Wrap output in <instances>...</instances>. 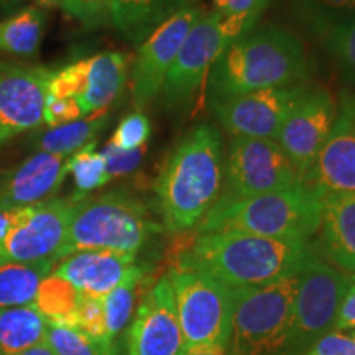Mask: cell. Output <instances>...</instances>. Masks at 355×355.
Masks as SVG:
<instances>
[{"instance_id": "2e32d148", "label": "cell", "mask_w": 355, "mask_h": 355, "mask_svg": "<svg viewBox=\"0 0 355 355\" xmlns=\"http://www.w3.org/2000/svg\"><path fill=\"white\" fill-rule=\"evenodd\" d=\"M184 337L170 277L163 275L145 293L127 332V355H180Z\"/></svg>"}, {"instance_id": "7dc6e473", "label": "cell", "mask_w": 355, "mask_h": 355, "mask_svg": "<svg viewBox=\"0 0 355 355\" xmlns=\"http://www.w3.org/2000/svg\"><path fill=\"white\" fill-rule=\"evenodd\" d=\"M350 279H352V283H355V273L352 275V277H350Z\"/></svg>"}, {"instance_id": "f546056e", "label": "cell", "mask_w": 355, "mask_h": 355, "mask_svg": "<svg viewBox=\"0 0 355 355\" xmlns=\"http://www.w3.org/2000/svg\"><path fill=\"white\" fill-rule=\"evenodd\" d=\"M222 37L230 44L255 28L270 0H214Z\"/></svg>"}, {"instance_id": "ab89813d", "label": "cell", "mask_w": 355, "mask_h": 355, "mask_svg": "<svg viewBox=\"0 0 355 355\" xmlns=\"http://www.w3.org/2000/svg\"><path fill=\"white\" fill-rule=\"evenodd\" d=\"M303 355H355V343L350 334L331 331Z\"/></svg>"}, {"instance_id": "ac0fdd59", "label": "cell", "mask_w": 355, "mask_h": 355, "mask_svg": "<svg viewBox=\"0 0 355 355\" xmlns=\"http://www.w3.org/2000/svg\"><path fill=\"white\" fill-rule=\"evenodd\" d=\"M68 157L37 152L0 175V211L28 207L51 199L68 175Z\"/></svg>"}, {"instance_id": "bcb514c9", "label": "cell", "mask_w": 355, "mask_h": 355, "mask_svg": "<svg viewBox=\"0 0 355 355\" xmlns=\"http://www.w3.org/2000/svg\"><path fill=\"white\" fill-rule=\"evenodd\" d=\"M350 337H352V339H354V343H355V331L350 332Z\"/></svg>"}, {"instance_id": "d6a6232c", "label": "cell", "mask_w": 355, "mask_h": 355, "mask_svg": "<svg viewBox=\"0 0 355 355\" xmlns=\"http://www.w3.org/2000/svg\"><path fill=\"white\" fill-rule=\"evenodd\" d=\"M326 46L334 58L340 78L345 84L355 87V15L336 26L324 38Z\"/></svg>"}, {"instance_id": "d590c367", "label": "cell", "mask_w": 355, "mask_h": 355, "mask_svg": "<svg viewBox=\"0 0 355 355\" xmlns=\"http://www.w3.org/2000/svg\"><path fill=\"white\" fill-rule=\"evenodd\" d=\"M150 135H152V123L144 112L137 110L122 119L109 144L121 150H135L145 146Z\"/></svg>"}, {"instance_id": "b9f144b4", "label": "cell", "mask_w": 355, "mask_h": 355, "mask_svg": "<svg viewBox=\"0 0 355 355\" xmlns=\"http://www.w3.org/2000/svg\"><path fill=\"white\" fill-rule=\"evenodd\" d=\"M25 0H0V17H8L20 8Z\"/></svg>"}, {"instance_id": "83f0119b", "label": "cell", "mask_w": 355, "mask_h": 355, "mask_svg": "<svg viewBox=\"0 0 355 355\" xmlns=\"http://www.w3.org/2000/svg\"><path fill=\"white\" fill-rule=\"evenodd\" d=\"M79 301H81V293L64 278L51 272L40 283L32 304L48 322L71 327Z\"/></svg>"}, {"instance_id": "30bf717a", "label": "cell", "mask_w": 355, "mask_h": 355, "mask_svg": "<svg viewBox=\"0 0 355 355\" xmlns=\"http://www.w3.org/2000/svg\"><path fill=\"white\" fill-rule=\"evenodd\" d=\"M303 183L275 140L232 137L224 159V183L216 202H229Z\"/></svg>"}, {"instance_id": "1f68e13d", "label": "cell", "mask_w": 355, "mask_h": 355, "mask_svg": "<svg viewBox=\"0 0 355 355\" xmlns=\"http://www.w3.org/2000/svg\"><path fill=\"white\" fill-rule=\"evenodd\" d=\"M44 343L56 355H115V347H109L74 327L55 322H48Z\"/></svg>"}, {"instance_id": "7402d4cb", "label": "cell", "mask_w": 355, "mask_h": 355, "mask_svg": "<svg viewBox=\"0 0 355 355\" xmlns=\"http://www.w3.org/2000/svg\"><path fill=\"white\" fill-rule=\"evenodd\" d=\"M127 68L128 61L123 53L105 51L89 58L87 87L78 99L86 117L112 104L127 81Z\"/></svg>"}, {"instance_id": "8fae6325", "label": "cell", "mask_w": 355, "mask_h": 355, "mask_svg": "<svg viewBox=\"0 0 355 355\" xmlns=\"http://www.w3.org/2000/svg\"><path fill=\"white\" fill-rule=\"evenodd\" d=\"M309 86L263 89L211 102L216 119L232 137L275 140Z\"/></svg>"}, {"instance_id": "8d00e7d4", "label": "cell", "mask_w": 355, "mask_h": 355, "mask_svg": "<svg viewBox=\"0 0 355 355\" xmlns=\"http://www.w3.org/2000/svg\"><path fill=\"white\" fill-rule=\"evenodd\" d=\"M61 8L69 19L87 28H97L110 20V0H61Z\"/></svg>"}, {"instance_id": "ffe728a7", "label": "cell", "mask_w": 355, "mask_h": 355, "mask_svg": "<svg viewBox=\"0 0 355 355\" xmlns=\"http://www.w3.org/2000/svg\"><path fill=\"white\" fill-rule=\"evenodd\" d=\"M316 254L347 277L355 273V194L324 198Z\"/></svg>"}, {"instance_id": "e575fe53", "label": "cell", "mask_w": 355, "mask_h": 355, "mask_svg": "<svg viewBox=\"0 0 355 355\" xmlns=\"http://www.w3.org/2000/svg\"><path fill=\"white\" fill-rule=\"evenodd\" d=\"M71 327L83 331L84 334L109 345V347H115V343L109 337L107 327H105L104 304L101 298H89V296L81 295V301H79Z\"/></svg>"}, {"instance_id": "cb8c5ba5", "label": "cell", "mask_w": 355, "mask_h": 355, "mask_svg": "<svg viewBox=\"0 0 355 355\" xmlns=\"http://www.w3.org/2000/svg\"><path fill=\"white\" fill-rule=\"evenodd\" d=\"M48 321L33 304L0 309V355H17L42 344Z\"/></svg>"}, {"instance_id": "f1b7e54d", "label": "cell", "mask_w": 355, "mask_h": 355, "mask_svg": "<svg viewBox=\"0 0 355 355\" xmlns=\"http://www.w3.org/2000/svg\"><path fill=\"white\" fill-rule=\"evenodd\" d=\"M144 268L140 265H133L125 278L109 293L107 296L102 298L104 304V316L107 334L115 343V337L125 329L133 316V308H135L137 291L144 279Z\"/></svg>"}, {"instance_id": "ee69618b", "label": "cell", "mask_w": 355, "mask_h": 355, "mask_svg": "<svg viewBox=\"0 0 355 355\" xmlns=\"http://www.w3.org/2000/svg\"><path fill=\"white\" fill-rule=\"evenodd\" d=\"M17 355H56V354L53 352L50 345H48V344L43 340L42 344L33 345V347L26 349V350H24V352H20V354H17Z\"/></svg>"}, {"instance_id": "9c48e42d", "label": "cell", "mask_w": 355, "mask_h": 355, "mask_svg": "<svg viewBox=\"0 0 355 355\" xmlns=\"http://www.w3.org/2000/svg\"><path fill=\"white\" fill-rule=\"evenodd\" d=\"M352 279L311 252L298 272V290L285 355H303L334 331L337 313Z\"/></svg>"}, {"instance_id": "f35d334b", "label": "cell", "mask_w": 355, "mask_h": 355, "mask_svg": "<svg viewBox=\"0 0 355 355\" xmlns=\"http://www.w3.org/2000/svg\"><path fill=\"white\" fill-rule=\"evenodd\" d=\"M84 117L86 115H84L83 107L78 99H58V97L46 96L43 122L48 127H60Z\"/></svg>"}, {"instance_id": "d6986e66", "label": "cell", "mask_w": 355, "mask_h": 355, "mask_svg": "<svg viewBox=\"0 0 355 355\" xmlns=\"http://www.w3.org/2000/svg\"><path fill=\"white\" fill-rule=\"evenodd\" d=\"M135 255L109 250H84L71 254L53 268L83 296L104 298L125 278L135 265Z\"/></svg>"}, {"instance_id": "60d3db41", "label": "cell", "mask_w": 355, "mask_h": 355, "mask_svg": "<svg viewBox=\"0 0 355 355\" xmlns=\"http://www.w3.org/2000/svg\"><path fill=\"white\" fill-rule=\"evenodd\" d=\"M334 331L345 332L355 331V283H352L349 291L345 293L339 313H337Z\"/></svg>"}, {"instance_id": "5bb4252c", "label": "cell", "mask_w": 355, "mask_h": 355, "mask_svg": "<svg viewBox=\"0 0 355 355\" xmlns=\"http://www.w3.org/2000/svg\"><path fill=\"white\" fill-rule=\"evenodd\" d=\"M337 117V102L327 89L309 87L293 109L277 137L301 181L329 140Z\"/></svg>"}, {"instance_id": "5b68a950", "label": "cell", "mask_w": 355, "mask_h": 355, "mask_svg": "<svg viewBox=\"0 0 355 355\" xmlns=\"http://www.w3.org/2000/svg\"><path fill=\"white\" fill-rule=\"evenodd\" d=\"M162 230L139 198L123 191L76 201L63 259L84 250L135 255Z\"/></svg>"}, {"instance_id": "52a82bcc", "label": "cell", "mask_w": 355, "mask_h": 355, "mask_svg": "<svg viewBox=\"0 0 355 355\" xmlns=\"http://www.w3.org/2000/svg\"><path fill=\"white\" fill-rule=\"evenodd\" d=\"M184 349H227L232 336L235 296L207 273L175 266L170 273Z\"/></svg>"}, {"instance_id": "3957f363", "label": "cell", "mask_w": 355, "mask_h": 355, "mask_svg": "<svg viewBox=\"0 0 355 355\" xmlns=\"http://www.w3.org/2000/svg\"><path fill=\"white\" fill-rule=\"evenodd\" d=\"M308 78L301 40L279 26H261L242 35L217 56L209 69V102L263 89L290 87Z\"/></svg>"}, {"instance_id": "7a4b0ae2", "label": "cell", "mask_w": 355, "mask_h": 355, "mask_svg": "<svg viewBox=\"0 0 355 355\" xmlns=\"http://www.w3.org/2000/svg\"><path fill=\"white\" fill-rule=\"evenodd\" d=\"M313 245L242 232L196 234L175 266L207 273L230 290H250L298 273Z\"/></svg>"}, {"instance_id": "f6af8a7d", "label": "cell", "mask_w": 355, "mask_h": 355, "mask_svg": "<svg viewBox=\"0 0 355 355\" xmlns=\"http://www.w3.org/2000/svg\"><path fill=\"white\" fill-rule=\"evenodd\" d=\"M35 6L43 8V10H46V8H56L61 6V0H32Z\"/></svg>"}, {"instance_id": "603a6c76", "label": "cell", "mask_w": 355, "mask_h": 355, "mask_svg": "<svg viewBox=\"0 0 355 355\" xmlns=\"http://www.w3.org/2000/svg\"><path fill=\"white\" fill-rule=\"evenodd\" d=\"M107 123V112L101 110V112L79 119V121L40 132L38 135L33 137L32 146L37 152L68 157L71 153H76L83 146L92 144Z\"/></svg>"}, {"instance_id": "4dcf8cb0", "label": "cell", "mask_w": 355, "mask_h": 355, "mask_svg": "<svg viewBox=\"0 0 355 355\" xmlns=\"http://www.w3.org/2000/svg\"><path fill=\"white\" fill-rule=\"evenodd\" d=\"M68 173L74 178L76 193L73 194L74 201H81L92 191L102 188L110 181L105 168V159L99 152H96V141L83 146L73 157L68 158Z\"/></svg>"}, {"instance_id": "836d02e7", "label": "cell", "mask_w": 355, "mask_h": 355, "mask_svg": "<svg viewBox=\"0 0 355 355\" xmlns=\"http://www.w3.org/2000/svg\"><path fill=\"white\" fill-rule=\"evenodd\" d=\"M89 60H79L55 71L48 83V96L58 99H79L87 87Z\"/></svg>"}, {"instance_id": "d4e9b609", "label": "cell", "mask_w": 355, "mask_h": 355, "mask_svg": "<svg viewBox=\"0 0 355 355\" xmlns=\"http://www.w3.org/2000/svg\"><path fill=\"white\" fill-rule=\"evenodd\" d=\"M46 10L37 6L19 8L0 20V51L13 56H33L42 43Z\"/></svg>"}, {"instance_id": "9a60e30c", "label": "cell", "mask_w": 355, "mask_h": 355, "mask_svg": "<svg viewBox=\"0 0 355 355\" xmlns=\"http://www.w3.org/2000/svg\"><path fill=\"white\" fill-rule=\"evenodd\" d=\"M53 73L43 66L0 63V146L42 125Z\"/></svg>"}, {"instance_id": "7c38bea8", "label": "cell", "mask_w": 355, "mask_h": 355, "mask_svg": "<svg viewBox=\"0 0 355 355\" xmlns=\"http://www.w3.org/2000/svg\"><path fill=\"white\" fill-rule=\"evenodd\" d=\"M202 15L201 6L186 3L140 43L132 66V96L137 105L148 104L159 94L178 51Z\"/></svg>"}, {"instance_id": "74e56055", "label": "cell", "mask_w": 355, "mask_h": 355, "mask_svg": "<svg viewBox=\"0 0 355 355\" xmlns=\"http://www.w3.org/2000/svg\"><path fill=\"white\" fill-rule=\"evenodd\" d=\"M145 153H146L145 146H140V148H135V150H121L117 148V146H114L112 144H109L101 152V155L105 159V168H107L110 180L115 176H123V175H128V173L135 171L137 168L140 166Z\"/></svg>"}, {"instance_id": "e0dca14e", "label": "cell", "mask_w": 355, "mask_h": 355, "mask_svg": "<svg viewBox=\"0 0 355 355\" xmlns=\"http://www.w3.org/2000/svg\"><path fill=\"white\" fill-rule=\"evenodd\" d=\"M303 183L321 198L355 194V94L344 92L334 128Z\"/></svg>"}, {"instance_id": "6da1fadb", "label": "cell", "mask_w": 355, "mask_h": 355, "mask_svg": "<svg viewBox=\"0 0 355 355\" xmlns=\"http://www.w3.org/2000/svg\"><path fill=\"white\" fill-rule=\"evenodd\" d=\"M224 140L212 123H199L175 146L155 181V198L168 232L198 227L220 196Z\"/></svg>"}, {"instance_id": "4fadbf2b", "label": "cell", "mask_w": 355, "mask_h": 355, "mask_svg": "<svg viewBox=\"0 0 355 355\" xmlns=\"http://www.w3.org/2000/svg\"><path fill=\"white\" fill-rule=\"evenodd\" d=\"M229 46L222 37L217 13H204L186 37L183 46L163 83L162 99L171 110L186 109L193 102L217 56Z\"/></svg>"}, {"instance_id": "277c9868", "label": "cell", "mask_w": 355, "mask_h": 355, "mask_svg": "<svg viewBox=\"0 0 355 355\" xmlns=\"http://www.w3.org/2000/svg\"><path fill=\"white\" fill-rule=\"evenodd\" d=\"M322 209L324 198L313 188L300 183L260 196L216 202L196 227V232H242L309 242L321 225Z\"/></svg>"}, {"instance_id": "7bdbcfd3", "label": "cell", "mask_w": 355, "mask_h": 355, "mask_svg": "<svg viewBox=\"0 0 355 355\" xmlns=\"http://www.w3.org/2000/svg\"><path fill=\"white\" fill-rule=\"evenodd\" d=\"M180 355H229L227 349L207 347V349H184Z\"/></svg>"}, {"instance_id": "44dd1931", "label": "cell", "mask_w": 355, "mask_h": 355, "mask_svg": "<svg viewBox=\"0 0 355 355\" xmlns=\"http://www.w3.org/2000/svg\"><path fill=\"white\" fill-rule=\"evenodd\" d=\"M189 0H110V20L127 42L140 44Z\"/></svg>"}, {"instance_id": "ba28073f", "label": "cell", "mask_w": 355, "mask_h": 355, "mask_svg": "<svg viewBox=\"0 0 355 355\" xmlns=\"http://www.w3.org/2000/svg\"><path fill=\"white\" fill-rule=\"evenodd\" d=\"M76 201L51 198L28 207L0 211V265L63 260Z\"/></svg>"}, {"instance_id": "484cf974", "label": "cell", "mask_w": 355, "mask_h": 355, "mask_svg": "<svg viewBox=\"0 0 355 355\" xmlns=\"http://www.w3.org/2000/svg\"><path fill=\"white\" fill-rule=\"evenodd\" d=\"M55 268V263L0 265V309L32 304L40 283Z\"/></svg>"}, {"instance_id": "4316f807", "label": "cell", "mask_w": 355, "mask_h": 355, "mask_svg": "<svg viewBox=\"0 0 355 355\" xmlns=\"http://www.w3.org/2000/svg\"><path fill=\"white\" fill-rule=\"evenodd\" d=\"M304 30L326 38L336 26L355 15V0H286Z\"/></svg>"}, {"instance_id": "8992f818", "label": "cell", "mask_w": 355, "mask_h": 355, "mask_svg": "<svg viewBox=\"0 0 355 355\" xmlns=\"http://www.w3.org/2000/svg\"><path fill=\"white\" fill-rule=\"evenodd\" d=\"M298 273L270 285L232 290L235 309L229 355H285Z\"/></svg>"}]
</instances>
